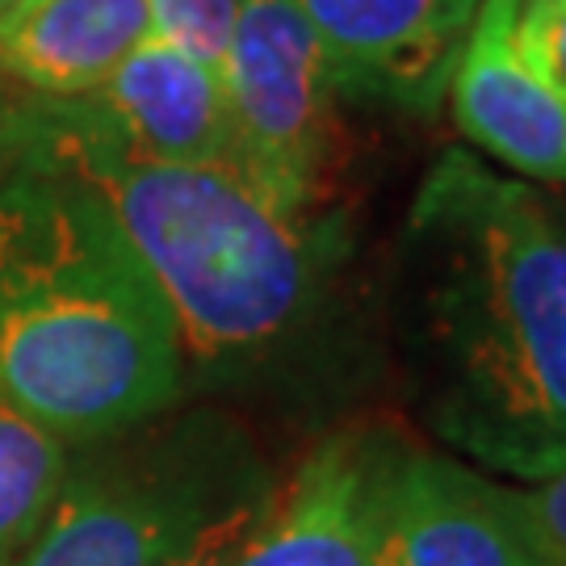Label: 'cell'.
<instances>
[{
	"label": "cell",
	"mask_w": 566,
	"mask_h": 566,
	"mask_svg": "<svg viewBox=\"0 0 566 566\" xmlns=\"http://www.w3.org/2000/svg\"><path fill=\"white\" fill-rule=\"evenodd\" d=\"M399 340L428 432L504 479L566 474V219L453 147L403 223Z\"/></svg>",
	"instance_id": "obj_1"
},
{
	"label": "cell",
	"mask_w": 566,
	"mask_h": 566,
	"mask_svg": "<svg viewBox=\"0 0 566 566\" xmlns=\"http://www.w3.org/2000/svg\"><path fill=\"white\" fill-rule=\"evenodd\" d=\"M9 164L84 181L118 219L177 315L185 365L252 369L298 340L344 256V227L290 214L223 164L130 151L84 97L0 102Z\"/></svg>",
	"instance_id": "obj_2"
},
{
	"label": "cell",
	"mask_w": 566,
	"mask_h": 566,
	"mask_svg": "<svg viewBox=\"0 0 566 566\" xmlns=\"http://www.w3.org/2000/svg\"><path fill=\"white\" fill-rule=\"evenodd\" d=\"M185 344L109 206L46 164L0 172V399L67 446L168 416Z\"/></svg>",
	"instance_id": "obj_3"
},
{
	"label": "cell",
	"mask_w": 566,
	"mask_h": 566,
	"mask_svg": "<svg viewBox=\"0 0 566 566\" xmlns=\"http://www.w3.org/2000/svg\"><path fill=\"white\" fill-rule=\"evenodd\" d=\"M269 491L273 479L235 424L151 420L109 437L84 470H67L51 516L13 566H219Z\"/></svg>",
	"instance_id": "obj_4"
},
{
	"label": "cell",
	"mask_w": 566,
	"mask_h": 566,
	"mask_svg": "<svg viewBox=\"0 0 566 566\" xmlns=\"http://www.w3.org/2000/svg\"><path fill=\"white\" fill-rule=\"evenodd\" d=\"M235 172L290 214H319L336 151V84L294 0H243L219 67Z\"/></svg>",
	"instance_id": "obj_5"
},
{
	"label": "cell",
	"mask_w": 566,
	"mask_h": 566,
	"mask_svg": "<svg viewBox=\"0 0 566 566\" xmlns=\"http://www.w3.org/2000/svg\"><path fill=\"white\" fill-rule=\"evenodd\" d=\"M403 441L340 428L273 483L256 521L219 566H374L386 470Z\"/></svg>",
	"instance_id": "obj_6"
},
{
	"label": "cell",
	"mask_w": 566,
	"mask_h": 566,
	"mask_svg": "<svg viewBox=\"0 0 566 566\" xmlns=\"http://www.w3.org/2000/svg\"><path fill=\"white\" fill-rule=\"evenodd\" d=\"M374 566H546L525 495L403 446L386 470Z\"/></svg>",
	"instance_id": "obj_7"
},
{
	"label": "cell",
	"mask_w": 566,
	"mask_h": 566,
	"mask_svg": "<svg viewBox=\"0 0 566 566\" xmlns=\"http://www.w3.org/2000/svg\"><path fill=\"white\" fill-rule=\"evenodd\" d=\"M336 93L432 118L483 0H294Z\"/></svg>",
	"instance_id": "obj_8"
},
{
	"label": "cell",
	"mask_w": 566,
	"mask_h": 566,
	"mask_svg": "<svg viewBox=\"0 0 566 566\" xmlns=\"http://www.w3.org/2000/svg\"><path fill=\"white\" fill-rule=\"evenodd\" d=\"M84 102L147 160L235 168V135L219 72L168 42L147 39Z\"/></svg>",
	"instance_id": "obj_9"
},
{
	"label": "cell",
	"mask_w": 566,
	"mask_h": 566,
	"mask_svg": "<svg viewBox=\"0 0 566 566\" xmlns=\"http://www.w3.org/2000/svg\"><path fill=\"white\" fill-rule=\"evenodd\" d=\"M449 102L462 135L486 156L533 181H566V105L521 67L483 4L449 76Z\"/></svg>",
	"instance_id": "obj_10"
},
{
	"label": "cell",
	"mask_w": 566,
	"mask_h": 566,
	"mask_svg": "<svg viewBox=\"0 0 566 566\" xmlns=\"http://www.w3.org/2000/svg\"><path fill=\"white\" fill-rule=\"evenodd\" d=\"M147 39L143 0H13L0 13V76L34 97H88Z\"/></svg>",
	"instance_id": "obj_11"
},
{
	"label": "cell",
	"mask_w": 566,
	"mask_h": 566,
	"mask_svg": "<svg viewBox=\"0 0 566 566\" xmlns=\"http://www.w3.org/2000/svg\"><path fill=\"white\" fill-rule=\"evenodd\" d=\"M72 470L67 441L0 399V566L34 542Z\"/></svg>",
	"instance_id": "obj_12"
},
{
	"label": "cell",
	"mask_w": 566,
	"mask_h": 566,
	"mask_svg": "<svg viewBox=\"0 0 566 566\" xmlns=\"http://www.w3.org/2000/svg\"><path fill=\"white\" fill-rule=\"evenodd\" d=\"M483 9L521 67L566 105V0H483Z\"/></svg>",
	"instance_id": "obj_13"
},
{
	"label": "cell",
	"mask_w": 566,
	"mask_h": 566,
	"mask_svg": "<svg viewBox=\"0 0 566 566\" xmlns=\"http://www.w3.org/2000/svg\"><path fill=\"white\" fill-rule=\"evenodd\" d=\"M151 18V39L185 51L210 72L223 67V55L235 34L243 0H143Z\"/></svg>",
	"instance_id": "obj_14"
},
{
	"label": "cell",
	"mask_w": 566,
	"mask_h": 566,
	"mask_svg": "<svg viewBox=\"0 0 566 566\" xmlns=\"http://www.w3.org/2000/svg\"><path fill=\"white\" fill-rule=\"evenodd\" d=\"M521 495H525V512L537 533V546L546 554V566H566V474Z\"/></svg>",
	"instance_id": "obj_15"
},
{
	"label": "cell",
	"mask_w": 566,
	"mask_h": 566,
	"mask_svg": "<svg viewBox=\"0 0 566 566\" xmlns=\"http://www.w3.org/2000/svg\"><path fill=\"white\" fill-rule=\"evenodd\" d=\"M9 168V139H4V114H0V172Z\"/></svg>",
	"instance_id": "obj_16"
},
{
	"label": "cell",
	"mask_w": 566,
	"mask_h": 566,
	"mask_svg": "<svg viewBox=\"0 0 566 566\" xmlns=\"http://www.w3.org/2000/svg\"><path fill=\"white\" fill-rule=\"evenodd\" d=\"M9 4H13V0H0V13H4V9H9Z\"/></svg>",
	"instance_id": "obj_17"
}]
</instances>
